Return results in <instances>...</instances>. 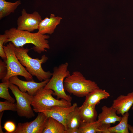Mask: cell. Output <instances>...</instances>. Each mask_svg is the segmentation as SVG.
Returning <instances> with one entry per match:
<instances>
[{
	"mask_svg": "<svg viewBox=\"0 0 133 133\" xmlns=\"http://www.w3.org/2000/svg\"><path fill=\"white\" fill-rule=\"evenodd\" d=\"M62 19L60 17H56L54 14H51L49 18L46 17L41 21L38 26L37 32L43 35L51 34Z\"/></svg>",
	"mask_w": 133,
	"mask_h": 133,
	"instance_id": "4fadbf2b",
	"label": "cell"
},
{
	"mask_svg": "<svg viewBox=\"0 0 133 133\" xmlns=\"http://www.w3.org/2000/svg\"><path fill=\"white\" fill-rule=\"evenodd\" d=\"M65 90L79 97H85L95 89L99 88L96 83L87 80L81 72L75 71L65 79Z\"/></svg>",
	"mask_w": 133,
	"mask_h": 133,
	"instance_id": "3957f363",
	"label": "cell"
},
{
	"mask_svg": "<svg viewBox=\"0 0 133 133\" xmlns=\"http://www.w3.org/2000/svg\"><path fill=\"white\" fill-rule=\"evenodd\" d=\"M110 96V94L105 90L99 88L87 94L83 103L96 106L100 103L101 100L107 99Z\"/></svg>",
	"mask_w": 133,
	"mask_h": 133,
	"instance_id": "e0dca14e",
	"label": "cell"
},
{
	"mask_svg": "<svg viewBox=\"0 0 133 133\" xmlns=\"http://www.w3.org/2000/svg\"><path fill=\"white\" fill-rule=\"evenodd\" d=\"M15 46L11 42L3 46L4 52L6 56V63L7 69V74L2 80V82L9 80L11 77L20 76L24 77L27 81L33 79L32 76L27 70L16 57L14 52Z\"/></svg>",
	"mask_w": 133,
	"mask_h": 133,
	"instance_id": "5b68a950",
	"label": "cell"
},
{
	"mask_svg": "<svg viewBox=\"0 0 133 133\" xmlns=\"http://www.w3.org/2000/svg\"><path fill=\"white\" fill-rule=\"evenodd\" d=\"M30 49L22 47H15V53L19 60L26 67V69L32 76H35L39 81H42L49 79L52 75L50 71H45L42 68L41 65L48 59L45 55H43L40 59L33 58L28 54Z\"/></svg>",
	"mask_w": 133,
	"mask_h": 133,
	"instance_id": "7a4b0ae2",
	"label": "cell"
},
{
	"mask_svg": "<svg viewBox=\"0 0 133 133\" xmlns=\"http://www.w3.org/2000/svg\"><path fill=\"white\" fill-rule=\"evenodd\" d=\"M129 116L128 112L125 113L122 116L119 123L115 126L109 128L107 133H129L128 121Z\"/></svg>",
	"mask_w": 133,
	"mask_h": 133,
	"instance_id": "ffe728a7",
	"label": "cell"
},
{
	"mask_svg": "<svg viewBox=\"0 0 133 133\" xmlns=\"http://www.w3.org/2000/svg\"><path fill=\"white\" fill-rule=\"evenodd\" d=\"M53 93L51 89H45L44 87L39 89L33 96L31 106L33 111L46 109L55 106L69 107L72 105L71 102L55 99L52 96Z\"/></svg>",
	"mask_w": 133,
	"mask_h": 133,
	"instance_id": "8992f818",
	"label": "cell"
},
{
	"mask_svg": "<svg viewBox=\"0 0 133 133\" xmlns=\"http://www.w3.org/2000/svg\"><path fill=\"white\" fill-rule=\"evenodd\" d=\"M67 62L62 63L53 69L51 78L44 87L45 89H50L54 92L53 95L59 99L71 102L72 98L66 94L65 90L64 83L65 78L69 75L70 73L68 70Z\"/></svg>",
	"mask_w": 133,
	"mask_h": 133,
	"instance_id": "277c9868",
	"label": "cell"
},
{
	"mask_svg": "<svg viewBox=\"0 0 133 133\" xmlns=\"http://www.w3.org/2000/svg\"><path fill=\"white\" fill-rule=\"evenodd\" d=\"M38 113L33 120L19 123L13 133H43L48 117L43 113Z\"/></svg>",
	"mask_w": 133,
	"mask_h": 133,
	"instance_id": "9c48e42d",
	"label": "cell"
},
{
	"mask_svg": "<svg viewBox=\"0 0 133 133\" xmlns=\"http://www.w3.org/2000/svg\"><path fill=\"white\" fill-rule=\"evenodd\" d=\"M41 17L38 12L35 11L32 13H28L25 9H23L21 15L17 20L19 30L32 32L38 29L39 25L42 20Z\"/></svg>",
	"mask_w": 133,
	"mask_h": 133,
	"instance_id": "ba28073f",
	"label": "cell"
},
{
	"mask_svg": "<svg viewBox=\"0 0 133 133\" xmlns=\"http://www.w3.org/2000/svg\"><path fill=\"white\" fill-rule=\"evenodd\" d=\"M66 133H81L79 128L68 129L66 131Z\"/></svg>",
	"mask_w": 133,
	"mask_h": 133,
	"instance_id": "4316f807",
	"label": "cell"
},
{
	"mask_svg": "<svg viewBox=\"0 0 133 133\" xmlns=\"http://www.w3.org/2000/svg\"><path fill=\"white\" fill-rule=\"evenodd\" d=\"M133 104V92L126 95H120L114 100L112 106L116 111V113L123 116L128 112Z\"/></svg>",
	"mask_w": 133,
	"mask_h": 133,
	"instance_id": "7c38bea8",
	"label": "cell"
},
{
	"mask_svg": "<svg viewBox=\"0 0 133 133\" xmlns=\"http://www.w3.org/2000/svg\"><path fill=\"white\" fill-rule=\"evenodd\" d=\"M3 128L6 131L5 133H13L16 129V126L14 123L10 121H6L4 124Z\"/></svg>",
	"mask_w": 133,
	"mask_h": 133,
	"instance_id": "d4e9b609",
	"label": "cell"
},
{
	"mask_svg": "<svg viewBox=\"0 0 133 133\" xmlns=\"http://www.w3.org/2000/svg\"><path fill=\"white\" fill-rule=\"evenodd\" d=\"M102 111L98 116V121L101 124H114L120 122L122 117L118 116L116 111L112 106L108 107L104 106L101 108Z\"/></svg>",
	"mask_w": 133,
	"mask_h": 133,
	"instance_id": "5bb4252c",
	"label": "cell"
},
{
	"mask_svg": "<svg viewBox=\"0 0 133 133\" xmlns=\"http://www.w3.org/2000/svg\"><path fill=\"white\" fill-rule=\"evenodd\" d=\"M77 106V103H74L70 106H55L47 109L36 110L34 111L36 113H43L48 117H51L56 120L64 125L66 130L67 117Z\"/></svg>",
	"mask_w": 133,
	"mask_h": 133,
	"instance_id": "30bf717a",
	"label": "cell"
},
{
	"mask_svg": "<svg viewBox=\"0 0 133 133\" xmlns=\"http://www.w3.org/2000/svg\"><path fill=\"white\" fill-rule=\"evenodd\" d=\"M96 106L83 103L79 107V112L82 122L90 123L96 121L98 114Z\"/></svg>",
	"mask_w": 133,
	"mask_h": 133,
	"instance_id": "9a60e30c",
	"label": "cell"
},
{
	"mask_svg": "<svg viewBox=\"0 0 133 133\" xmlns=\"http://www.w3.org/2000/svg\"><path fill=\"white\" fill-rule=\"evenodd\" d=\"M9 88L15 97L18 115L28 119L34 117L35 115L31 107L33 96L21 91L18 86L10 83Z\"/></svg>",
	"mask_w": 133,
	"mask_h": 133,
	"instance_id": "52a82bcc",
	"label": "cell"
},
{
	"mask_svg": "<svg viewBox=\"0 0 133 133\" xmlns=\"http://www.w3.org/2000/svg\"><path fill=\"white\" fill-rule=\"evenodd\" d=\"M7 72L6 63L0 59V79L1 80L6 76Z\"/></svg>",
	"mask_w": 133,
	"mask_h": 133,
	"instance_id": "484cf974",
	"label": "cell"
},
{
	"mask_svg": "<svg viewBox=\"0 0 133 133\" xmlns=\"http://www.w3.org/2000/svg\"><path fill=\"white\" fill-rule=\"evenodd\" d=\"M17 111L16 103H13L6 100L0 102V113L5 110Z\"/></svg>",
	"mask_w": 133,
	"mask_h": 133,
	"instance_id": "603a6c76",
	"label": "cell"
},
{
	"mask_svg": "<svg viewBox=\"0 0 133 133\" xmlns=\"http://www.w3.org/2000/svg\"><path fill=\"white\" fill-rule=\"evenodd\" d=\"M4 33L7 36L5 44L10 42L16 47H22L26 44H31L34 45L33 47L34 50L39 54L46 52V49L50 48L47 40L50 36L38 32L32 33L13 27L5 31Z\"/></svg>",
	"mask_w": 133,
	"mask_h": 133,
	"instance_id": "6da1fadb",
	"label": "cell"
},
{
	"mask_svg": "<svg viewBox=\"0 0 133 133\" xmlns=\"http://www.w3.org/2000/svg\"><path fill=\"white\" fill-rule=\"evenodd\" d=\"M111 124H100L97 120L90 123L82 122L79 128L81 133H106Z\"/></svg>",
	"mask_w": 133,
	"mask_h": 133,
	"instance_id": "2e32d148",
	"label": "cell"
},
{
	"mask_svg": "<svg viewBox=\"0 0 133 133\" xmlns=\"http://www.w3.org/2000/svg\"><path fill=\"white\" fill-rule=\"evenodd\" d=\"M50 79L37 82L33 79L27 81H23L19 79L17 76H15L10 78L9 80L10 83L18 86L21 91L27 92L30 95L34 96L39 89L45 86Z\"/></svg>",
	"mask_w": 133,
	"mask_h": 133,
	"instance_id": "8fae6325",
	"label": "cell"
},
{
	"mask_svg": "<svg viewBox=\"0 0 133 133\" xmlns=\"http://www.w3.org/2000/svg\"><path fill=\"white\" fill-rule=\"evenodd\" d=\"M64 125L51 117H48L43 133H66Z\"/></svg>",
	"mask_w": 133,
	"mask_h": 133,
	"instance_id": "ac0fdd59",
	"label": "cell"
},
{
	"mask_svg": "<svg viewBox=\"0 0 133 133\" xmlns=\"http://www.w3.org/2000/svg\"><path fill=\"white\" fill-rule=\"evenodd\" d=\"M132 109L133 110V106L132 107Z\"/></svg>",
	"mask_w": 133,
	"mask_h": 133,
	"instance_id": "f546056e",
	"label": "cell"
},
{
	"mask_svg": "<svg viewBox=\"0 0 133 133\" xmlns=\"http://www.w3.org/2000/svg\"><path fill=\"white\" fill-rule=\"evenodd\" d=\"M4 112L0 113V133H3L4 132L2 130V127L1 125V121Z\"/></svg>",
	"mask_w": 133,
	"mask_h": 133,
	"instance_id": "83f0119b",
	"label": "cell"
},
{
	"mask_svg": "<svg viewBox=\"0 0 133 133\" xmlns=\"http://www.w3.org/2000/svg\"><path fill=\"white\" fill-rule=\"evenodd\" d=\"M128 129L131 133H133V126H132L131 125L128 124Z\"/></svg>",
	"mask_w": 133,
	"mask_h": 133,
	"instance_id": "f1b7e54d",
	"label": "cell"
},
{
	"mask_svg": "<svg viewBox=\"0 0 133 133\" xmlns=\"http://www.w3.org/2000/svg\"><path fill=\"white\" fill-rule=\"evenodd\" d=\"M7 36L5 34L0 35V56L4 61L6 60V56L3 48V44H5Z\"/></svg>",
	"mask_w": 133,
	"mask_h": 133,
	"instance_id": "cb8c5ba5",
	"label": "cell"
},
{
	"mask_svg": "<svg viewBox=\"0 0 133 133\" xmlns=\"http://www.w3.org/2000/svg\"><path fill=\"white\" fill-rule=\"evenodd\" d=\"M82 122L79 107L77 106L67 117L66 121L67 129L79 128Z\"/></svg>",
	"mask_w": 133,
	"mask_h": 133,
	"instance_id": "44dd1931",
	"label": "cell"
},
{
	"mask_svg": "<svg viewBox=\"0 0 133 133\" xmlns=\"http://www.w3.org/2000/svg\"><path fill=\"white\" fill-rule=\"evenodd\" d=\"M2 82L0 84V97L14 103L15 100L11 96L8 91V88L10 83L9 80Z\"/></svg>",
	"mask_w": 133,
	"mask_h": 133,
	"instance_id": "7402d4cb",
	"label": "cell"
},
{
	"mask_svg": "<svg viewBox=\"0 0 133 133\" xmlns=\"http://www.w3.org/2000/svg\"><path fill=\"white\" fill-rule=\"evenodd\" d=\"M21 4V1L18 0L14 3L0 0V20L14 12L17 7Z\"/></svg>",
	"mask_w": 133,
	"mask_h": 133,
	"instance_id": "d6986e66",
	"label": "cell"
}]
</instances>
